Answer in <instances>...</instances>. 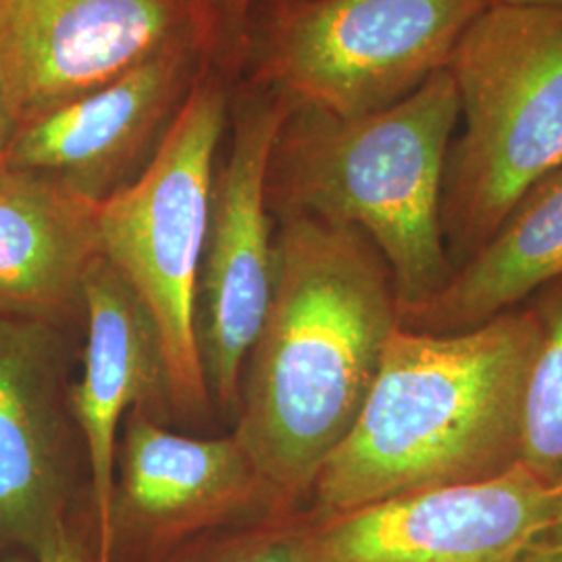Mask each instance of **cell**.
<instances>
[{"mask_svg":"<svg viewBox=\"0 0 562 562\" xmlns=\"http://www.w3.org/2000/svg\"><path fill=\"white\" fill-rule=\"evenodd\" d=\"M285 503L262 480L234 434L186 436L148 411L123 423L111 501V562L155 554L204 531L246 521Z\"/></svg>","mask_w":562,"mask_h":562,"instance_id":"30bf717a","label":"cell"},{"mask_svg":"<svg viewBox=\"0 0 562 562\" xmlns=\"http://www.w3.org/2000/svg\"><path fill=\"white\" fill-rule=\"evenodd\" d=\"M459 125L450 69L371 115L340 120L292 109L269 165L273 217L306 215L357 227L390 269L401 317L452 276L442 234L448 148Z\"/></svg>","mask_w":562,"mask_h":562,"instance_id":"3957f363","label":"cell"},{"mask_svg":"<svg viewBox=\"0 0 562 562\" xmlns=\"http://www.w3.org/2000/svg\"><path fill=\"white\" fill-rule=\"evenodd\" d=\"M0 562H36V557L23 550H0Z\"/></svg>","mask_w":562,"mask_h":562,"instance_id":"603a6c76","label":"cell"},{"mask_svg":"<svg viewBox=\"0 0 562 562\" xmlns=\"http://www.w3.org/2000/svg\"><path fill=\"white\" fill-rule=\"evenodd\" d=\"M255 0H192L201 15L213 60L238 59L246 42V23Z\"/></svg>","mask_w":562,"mask_h":562,"instance_id":"ac0fdd59","label":"cell"},{"mask_svg":"<svg viewBox=\"0 0 562 562\" xmlns=\"http://www.w3.org/2000/svg\"><path fill=\"white\" fill-rule=\"evenodd\" d=\"M99 202L0 165V315L83 334L86 285L102 257Z\"/></svg>","mask_w":562,"mask_h":562,"instance_id":"5bb4252c","label":"cell"},{"mask_svg":"<svg viewBox=\"0 0 562 562\" xmlns=\"http://www.w3.org/2000/svg\"><path fill=\"white\" fill-rule=\"evenodd\" d=\"M290 111L292 106L267 88L240 101L227 157L213 180L196 329L211 401L229 425L238 411L241 367L271 294L276 217L267 181Z\"/></svg>","mask_w":562,"mask_h":562,"instance_id":"52a82bcc","label":"cell"},{"mask_svg":"<svg viewBox=\"0 0 562 562\" xmlns=\"http://www.w3.org/2000/svg\"><path fill=\"white\" fill-rule=\"evenodd\" d=\"M225 121V88L206 69L150 161L99 209L102 257L153 323L171 422L190 429L217 415L202 369L196 306Z\"/></svg>","mask_w":562,"mask_h":562,"instance_id":"5b68a950","label":"cell"},{"mask_svg":"<svg viewBox=\"0 0 562 562\" xmlns=\"http://www.w3.org/2000/svg\"><path fill=\"white\" fill-rule=\"evenodd\" d=\"M487 0H280L265 25L261 88L340 120L378 113L448 67Z\"/></svg>","mask_w":562,"mask_h":562,"instance_id":"8992f818","label":"cell"},{"mask_svg":"<svg viewBox=\"0 0 562 562\" xmlns=\"http://www.w3.org/2000/svg\"><path fill=\"white\" fill-rule=\"evenodd\" d=\"M211 63L202 42H178L117 80L25 121L4 165L48 176L101 204L150 161Z\"/></svg>","mask_w":562,"mask_h":562,"instance_id":"7c38bea8","label":"cell"},{"mask_svg":"<svg viewBox=\"0 0 562 562\" xmlns=\"http://www.w3.org/2000/svg\"><path fill=\"white\" fill-rule=\"evenodd\" d=\"M188 41L211 55L192 0H0V71L21 125Z\"/></svg>","mask_w":562,"mask_h":562,"instance_id":"8fae6325","label":"cell"},{"mask_svg":"<svg viewBox=\"0 0 562 562\" xmlns=\"http://www.w3.org/2000/svg\"><path fill=\"white\" fill-rule=\"evenodd\" d=\"M306 527L308 508L288 506L130 562H311Z\"/></svg>","mask_w":562,"mask_h":562,"instance_id":"e0dca14e","label":"cell"},{"mask_svg":"<svg viewBox=\"0 0 562 562\" xmlns=\"http://www.w3.org/2000/svg\"><path fill=\"white\" fill-rule=\"evenodd\" d=\"M562 513V483L522 464L485 482L415 492L348 513L308 510L311 562H525Z\"/></svg>","mask_w":562,"mask_h":562,"instance_id":"9c48e42d","label":"cell"},{"mask_svg":"<svg viewBox=\"0 0 562 562\" xmlns=\"http://www.w3.org/2000/svg\"><path fill=\"white\" fill-rule=\"evenodd\" d=\"M540 319V348L522 411L521 464L542 482L562 483V280L527 301Z\"/></svg>","mask_w":562,"mask_h":562,"instance_id":"2e32d148","label":"cell"},{"mask_svg":"<svg viewBox=\"0 0 562 562\" xmlns=\"http://www.w3.org/2000/svg\"><path fill=\"white\" fill-rule=\"evenodd\" d=\"M501 7H522V9H562V0H487Z\"/></svg>","mask_w":562,"mask_h":562,"instance_id":"7402d4cb","label":"cell"},{"mask_svg":"<svg viewBox=\"0 0 562 562\" xmlns=\"http://www.w3.org/2000/svg\"><path fill=\"white\" fill-rule=\"evenodd\" d=\"M448 69L459 125L443 171L442 234L454 271L562 165V9L487 4Z\"/></svg>","mask_w":562,"mask_h":562,"instance_id":"277c9868","label":"cell"},{"mask_svg":"<svg viewBox=\"0 0 562 562\" xmlns=\"http://www.w3.org/2000/svg\"><path fill=\"white\" fill-rule=\"evenodd\" d=\"M80 359L71 404L88 464L99 562H111L109 521L121 423L134 408L171 423V411L157 331L138 299L104 259L86 285Z\"/></svg>","mask_w":562,"mask_h":562,"instance_id":"4fadbf2b","label":"cell"},{"mask_svg":"<svg viewBox=\"0 0 562 562\" xmlns=\"http://www.w3.org/2000/svg\"><path fill=\"white\" fill-rule=\"evenodd\" d=\"M562 280V165L531 186L442 290L401 327L454 334L480 327Z\"/></svg>","mask_w":562,"mask_h":562,"instance_id":"9a60e30c","label":"cell"},{"mask_svg":"<svg viewBox=\"0 0 562 562\" xmlns=\"http://www.w3.org/2000/svg\"><path fill=\"white\" fill-rule=\"evenodd\" d=\"M529 302L480 327H396L361 415L306 508L348 513L415 492L485 482L521 464L522 411L540 348Z\"/></svg>","mask_w":562,"mask_h":562,"instance_id":"7a4b0ae2","label":"cell"},{"mask_svg":"<svg viewBox=\"0 0 562 562\" xmlns=\"http://www.w3.org/2000/svg\"><path fill=\"white\" fill-rule=\"evenodd\" d=\"M20 125L18 109L13 104L9 88H7L4 78H2V71H0V165L4 162L7 155H9V148H11V144L20 132Z\"/></svg>","mask_w":562,"mask_h":562,"instance_id":"44dd1931","label":"cell"},{"mask_svg":"<svg viewBox=\"0 0 562 562\" xmlns=\"http://www.w3.org/2000/svg\"><path fill=\"white\" fill-rule=\"evenodd\" d=\"M36 562H99L90 498H86L59 531L42 546L36 552Z\"/></svg>","mask_w":562,"mask_h":562,"instance_id":"d6986e66","label":"cell"},{"mask_svg":"<svg viewBox=\"0 0 562 562\" xmlns=\"http://www.w3.org/2000/svg\"><path fill=\"white\" fill-rule=\"evenodd\" d=\"M525 562H562V513L531 542Z\"/></svg>","mask_w":562,"mask_h":562,"instance_id":"ffe728a7","label":"cell"},{"mask_svg":"<svg viewBox=\"0 0 562 562\" xmlns=\"http://www.w3.org/2000/svg\"><path fill=\"white\" fill-rule=\"evenodd\" d=\"M83 334L0 315V550L36 557L88 492L71 404Z\"/></svg>","mask_w":562,"mask_h":562,"instance_id":"ba28073f","label":"cell"},{"mask_svg":"<svg viewBox=\"0 0 562 562\" xmlns=\"http://www.w3.org/2000/svg\"><path fill=\"white\" fill-rule=\"evenodd\" d=\"M398 325L390 269L364 234L306 215L276 220L271 294L241 367L232 434L285 503H308Z\"/></svg>","mask_w":562,"mask_h":562,"instance_id":"6da1fadb","label":"cell"}]
</instances>
